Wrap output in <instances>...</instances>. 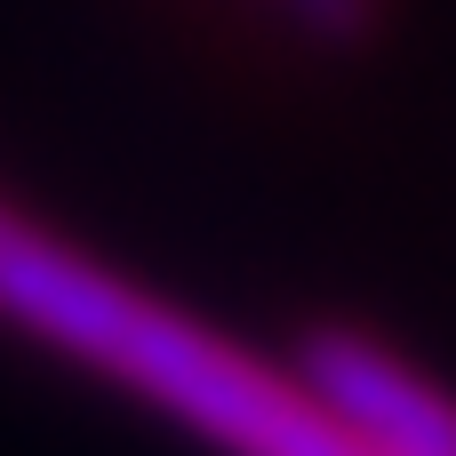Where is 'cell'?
<instances>
[{"mask_svg": "<svg viewBox=\"0 0 456 456\" xmlns=\"http://www.w3.org/2000/svg\"><path fill=\"white\" fill-rule=\"evenodd\" d=\"M0 321L216 456H369L329 425L297 369L256 361L160 289H136L16 200H0Z\"/></svg>", "mask_w": 456, "mask_h": 456, "instance_id": "obj_1", "label": "cell"}, {"mask_svg": "<svg viewBox=\"0 0 456 456\" xmlns=\"http://www.w3.org/2000/svg\"><path fill=\"white\" fill-rule=\"evenodd\" d=\"M329 425L369 456H456V393L361 329H313L289 361Z\"/></svg>", "mask_w": 456, "mask_h": 456, "instance_id": "obj_2", "label": "cell"}, {"mask_svg": "<svg viewBox=\"0 0 456 456\" xmlns=\"http://www.w3.org/2000/svg\"><path fill=\"white\" fill-rule=\"evenodd\" d=\"M297 48H313V56H353V48H369L377 40V24H385V0H256Z\"/></svg>", "mask_w": 456, "mask_h": 456, "instance_id": "obj_3", "label": "cell"}]
</instances>
